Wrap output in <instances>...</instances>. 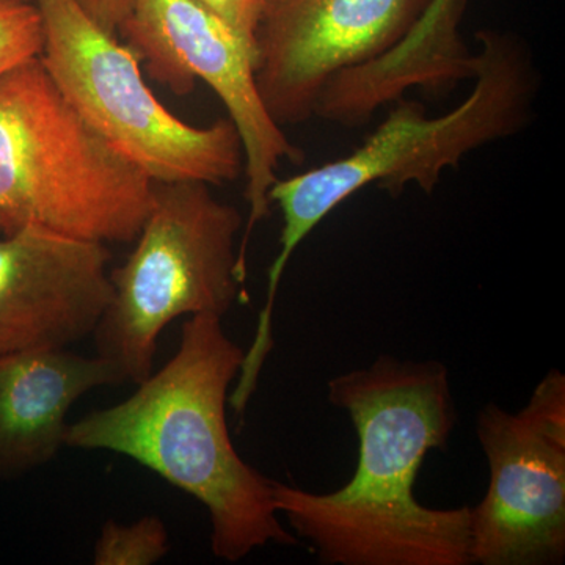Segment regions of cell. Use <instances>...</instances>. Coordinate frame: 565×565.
<instances>
[{
	"mask_svg": "<svg viewBox=\"0 0 565 565\" xmlns=\"http://www.w3.org/2000/svg\"><path fill=\"white\" fill-rule=\"evenodd\" d=\"M125 382L109 360L68 349L0 356V478L54 460L65 446L71 407L92 390Z\"/></svg>",
	"mask_w": 565,
	"mask_h": 565,
	"instance_id": "cell-11",
	"label": "cell"
},
{
	"mask_svg": "<svg viewBox=\"0 0 565 565\" xmlns=\"http://www.w3.org/2000/svg\"><path fill=\"white\" fill-rule=\"evenodd\" d=\"M200 2L214 11L215 14H218L223 21L228 22L234 31L243 36L245 43L252 47L253 55H255L253 35H255L262 0H200Z\"/></svg>",
	"mask_w": 565,
	"mask_h": 565,
	"instance_id": "cell-14",
	"label": "cell"
},
{
	"mask_svg": "<svg viewBox=\"0 0 565 565\" xmlns=\"http://www.w3.org/2000/svg\"><path fill=\"white\" fill-rule=\"evenodd\" d=\"M106 244L24 226L0 234V356L68 349L109 307Z\"/></svg>",
	"mask_w": 565,
	"mask_h": 565,
	"instance_id": "cell-10",
	"label": "cell"
},
{
	"mask_svg": "<svg viewBox=\"0 0 565 565\" xmlns=\"http://www.w3.org/2000/svg\"><path fill=\"white\" fill-rule=\"evenodd\" d=\"M329 401L359 437L353 478L332 493L274 481V501L297 537L330 565H467L470 508L430 509L415 498L426 456L445 449L456 424L445 364L382 355L337 375Z\"/></svg>",
	"mask_w": 565,
	"mask_h": 565,
	"instance_id": "cell-1",
	"label": "cell"
},
{
	"mask_svg": "<svg viewBox=\"0 0 565 565\" xmlns=\"http://www.w3.org/2000/svg\"><path fill=\"white\" fill-rule=\"evenodd\" d=\"M118 33L152 79L178 96L192 93L196 81L206 82L228 110L244 151L248 217L237 263L247 275L248 243L255 226L270 215L278 167L305 159L264 106L252 47L200 0H132Z\"/></svg>",
	"mask_w": 565,
	"mask_h": 565,
	"instance_id": "cell-7",
	"label": "cell"
},
{
	"mask_svg": "<svg viewBox=\"0 0 565 565\" xmlns=\"http://www.w3.org/2000/svg\"><path fill=\"white\" fill-rule=\"evenodd\" d=\"M104 31L117 35L131 13L132 0H74Z\"/></svg>",
	"mask_w": 565,
	"mask_h": 565,
	"instance_id": "cell-15",
	"label": "cell"
},
{
	"mask_svg": "<svg viewBox=\"0 0 565 565\" xmlns=\"http://www.w3.org/2000/svg\"><path fill=\"white\" fill-rule=\"evenodd\" d=\"M170 552V535L159 516H141L129 525L104 523L95 550V565H151Z\"/></svg>",
	"mask_w": 565,
	"mask_h": 565,
	"instance_id": "cell-12",
	"label": "cell"
},
{
	"mask_svg": "<svg viewBox=\"0 0 565 565\" xmlns=\"http://www.w3.org/2000/svg\"><path fill=\"white\" fill-rule=\"evenodd\" d=\"M200 181L154 182L126 262L110 270L111 299L93 338L126 382L152 373L159 337L181 316L223 318L245 278L237 263L243 214Z\"/></svg>",
	"mask_w": 565,
	"mask_h": 565,
	"instance_id": "cell-5",
	"label": "cell"
},
{
	"mask_svg": "<svg viewBox=\"0 0 565 565\" xmlns=\"http://www.w3.org/2000/svg\"><path fill=\"white\" fill-rule=\"evenodd\" d=\"M43 21L40 61L85 121L154 182L222 185L244 173L230 118L199 128L148 87L136 52L104 31L74 0H33Z\"/></svg>",
	"mask_w": 565,
	"mask_h": 565,
	"instance_id": "cell-6",
	"label": "cell"
},
{
	"mask_svg": "<svg viewBox=\"0 0 565 565\" xmlns=\"http://www.w3.org/2000/svg\"><path fill=\"white\" fill-rule=\"evenodd\" d=\"M244 353L222 318L189 316L169 363L128 399L70 423L65 437L68 448L129 457L199 500L210 512L212 555L226 563L300 544L278 519L274 479L245 462L230 437L228 390Z\"/></svg>",
	"mask_w": 565,
	"mask_h": 565,
	"instance_id": "cell-2",
	"label": "cell"
},
{
	"mask_svg": "<svg viewBox=\"0 0 565 565\" xmlns=\"http://www.w3.org/2000/svg\"><path fill=\"white\" fill-rule=\"evenodd\" d=\"M478 41L473 90L455 109L429 117L422 103L401 98L351 154L275 181L269 199L281 212L280 252L267 273L266 302L248 345L253 355L273 351L282 275L305 237L330 212L370 184L393 196L407 184L430 193L446 169H457L471 151L515 136L530 122L539 82L533 54L509 33L481 31Z\"/></svg>",
	"mask_w": 565,
	"mask_h": 565,
	"instance_id": "cell-3",
	"label": "cell"
},
{
	"mask_svg": "<svg viewBox=\"0 0 565 565\" xmlns=\"http://www.w3.org/2000/svg\"><path fill=\"white\" fill-rule=\"evenodd\" d=\"M490 467L484 500L470 509V563L561 564L565 556V377L553 370L525 408L479 412Z\"/></svg>",
	"mask_w": 565,
	"mask_h": 565,
	"instance_id": "cell-8",
	"label": "cell"
},
{
	"mask_svg": "<svg viewBox=\"0 0 565 565\" xmlns=\"http://www.w3.org/2000/svg\"><path fill=\"white\" fill-rule=\"evenodd\" d=\"M433 0H262L255 79L277 125L315 117L327 82L373 62L414 29Z\"/></svg>",
	"mask_w": 565,
	"mask_h": 565,
	"instance_id": "cell-9",
	"label": "cell"
},
{
	"mask_svg": "<svg viewBox=\"0 0 565 565\" xmlns=\"http://www.w3.org/2000/svg\"><path fill=\"white\" fill-rule=\"evenodd\" d=\"M43 21L33 0H0V76L40 57Z\"/></svg>",
	"mask_w": 565,
	"mask_h": 565,
	"instance_id": "cell-13",
	"label": "cell"
},
{
	"mask_svg": "<svg viewBox=\"0 0 565 565\" xmlns=\"http://www.w3.org/2000/svg\"><path fill=\"white\" fill-rule=\"evenodd\" d=\"M154 181L81 117L40 57L0 76V234L136 241Z\"/></svg>",
	"mask_w": 565,
	"mask_h": 565,
	"instance_id": "cell-4",
	"label": "cell"
}]
</instances>
